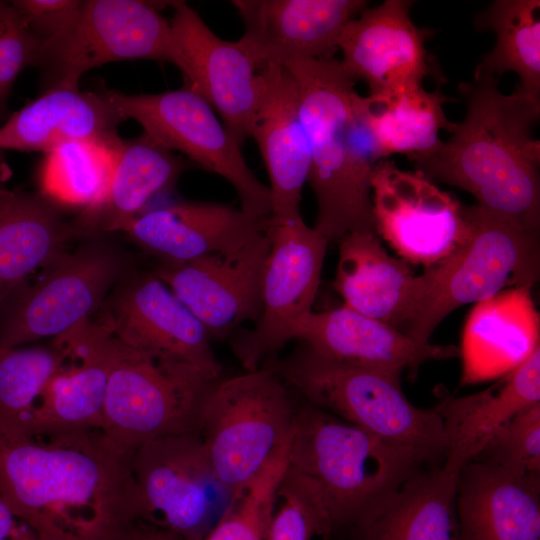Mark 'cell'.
<instances>
[{
    "label": "cell",
    "instance_id": "obj_26",
    "mask_svg": "<svg viewBox=\"0 0 540 540\" xmlns=\"http://www.w3.org/2000/svg\"><path fill=\"white\" fill-rule=\"evenodd\" d=\"M123 121L108 90L55 86L9 117L0 128V147L46 154L70 142H115Z\"/></svg>",
    "mask_w": 540,
    "mask_h": 540
},
{
    "label": "cell",
    "instance_id": "obj_8",
    "mask_svg": "<svg viewBox=\"0 0 540 540\" xmlns=\"http://www.w3.org/2000/svg\"><path fill=\"white\" fill-rule=\"evenodd\" d=\"M296 411L287 385L264 366L217 380L197 432L220 480L235 491L254 478L288 440Z\"/></svg>",
    "mask_w": 540,
    "mask_h": 540
},
{
    "label": "cell",
    "instance_id": "obj_6",
    "mask_svg": "<svg viewBox=\"0 0 540 540\" xmlns=\"http://www.w3.org/2000/svg\"><path fill=\"white\" fill-rule=\"evenodd\" d=\"M466 232L444 259L419 275L414 314L404 334L428 343L455 309L508 288L533 287L540 276L539 231L527 229L479 206H463Z\"/></svg>",
    "mask_w": 540,
    "mask_h": 540
},
{
    "label": "cell",
    "instance_id": "obj_5",
    "mask_svg": "<svg viewBox=\"0 0 540 540\" xmlns=\"http://www.w3.org/2000/svg\"><path fill=\"white\" fill-rule=\"evenodd\" d=\"M273 371L306 401L392 445L443 461L447 438L437 411L413 405L401 388L400 373L360 367L326 358L305 342L287 356L266 359ZM260 366V367H261Z\"/></svg>",
    "mask_w": 540,
    "mask_h": 540
},
{
    "label": "cell",
    "instance_id": "obj_22",
    "mask_svg": "<svg viewBox=\"0 0 540 540\" xmlns=\"http://www.w3.org/2000/svg\"><path fill=\"white\" fill-rule=\"evenodd\" d=\"M291 338L341 363L400 374L430 360L460 356L459 347L417 342L344 304L307 313L295 324Z\"/></svg>",
    "mask_w": 540,
    "mask_h": 540
},
{
    "label": "cell",
    "instance_id": "obj_9",
    "mask_svg": "<svg viewBox=\"0 0 540 540\" xmlns=\"http://www.w3.org/2000/svg\"><path fill=\"white\" fill-rule=\"evenodd\" d=\"M219 379L119 342L100 430L134 450L154 439L197 432L206 395Z\"/></svg>",
    "mask_w": 540,
    "mask_h": 540
},
{
    "label": "cell",
    "instance_id": "obj_4",
    "mask_svg": "<svg viewBox=\"0 0 540 540\" xmlns=\"http://www.w3.org/2000/svg\"><path fill=\"white\" fill-rule=\"evenodd\" d=\"M298 90L311 155L308 182L317 202L314 229L328 242L350 232L377 233L371 174L356 161L348 136L356 79L337 59L281 63Z\"/></svg>",
    "mask_w": 540,
    "mask_h": 540
},
{
    "label": "cell",
    "instance_id": "obj_2",
    "mask_svg": "<svg viewBox=\"0 0 540 540\" xmlns=\"http://www.w3.org/2000/svg\"><path fill=\"white\" fill-rule=\"evenodd\" d=\"M498 77L476 67L461 83L462 122L447 141L409 158L417 172L471 193L477 205L527 229L540 228V143L532 128L540 100L517 90L504 94Z\"/></svg>",
    "mask_w": 540,
    "mask_h": 540
},
{
    "label": "cell",
    "instance_id": "obj_30",
    "mask_svg": "<svg viewBox=\"0 0 540 540\" xmlns=\"http://www.w3.org/2000/svg\"><path fill=\"white\" fill-rule=\"evenodd\" d=\"M540 402V348L489 388L465 397L441 396L434 407L447 438V459L464 466L492 434L522 410Z\"/></svg>",
    "mask_w": 540,
    "mask_h": 540
},
{
    "label": "cell",
    "instance_id": "obj_33",
    "mask_svg": "<svg viewBox=\"0 0 540 540\" xmlns=\"http://www.w3.org/2000/svg\"><path fill=\"white\" fill-rule=\"evenodd\" d=\"M540 1L497 0L479 12L478 30L493 31L496 42L477 65L500 77L514 72L520 79L517 91L540 100Z\"/></svg>",
    "mask_w": 540,
    "mask_h": 540
},
{
    "label": "cell",
    "instance_id": "obj_34",
    "mask_svg": "<svg viewBox=\"0 0 540 540\" xmlns=\"http://www.w3.org/2000/svg\"><path fill=\"white\" fill-rule=\"evenodd\" d=\"M121 141L70 142L46 153L38 192L61 207L95 209L107 195Z\"/></svg>",
    "mask_w": 540,
    "mask_h": 540
},
{
    "label": "cell",
    "instance_id": "obj_1",
    "mask_svg": "<svg viewBox=\"0 0 540 540\" xmlns=\"http://www.w3.org/2000/svg\"><path fill=\"white\" fill-rule=\"evenodd\" d=\"M134 451L100 429L0 435V497L38 540H130L145 524Z\"/></svg>",
    "mask_w": 540,
    "mask_h": 540
},
{
    "label": "cell",
    "instance_id": "obj_38",
    "mask_svg": "<svg viewBox=\"0 0 540 540\" xmlns=\"http://www.w3.org/2000/svg\"><path fill=\"white\" fill-rule=\"evenodd\" d=\"M11 4L40 43L41 53L72 32L81 17L85 1L15 0Z\"/></svg>",
    "mask_w": 540,
    "mask_h": 540
},
{
    "label": "cell",
    "instance_id": "obj_29",
    "mask_svg": "<svg viewBox=\"0 0 540 540\" xmlns=\"http://www.w3.org/2000/svg\"><path fill=\"white\" fill-rule=\"evenodd\" d=\"M463 466L445 458L417 470L353 540H459L456 492Z\"/></svg>",
    "mask_w": 540,
    "mask_h": 540
},
{
    "label": "cell",
    "instance_id": "obj_3",
    "mask_svg": "<svg viewBox=\"0 0 540 540\" xmlns=\"http://www.w3.org/2000/svg\"><path fill=\"white\" fill-rule=\"evenodd\" d=\"M426 462L308 402L297 407L279 490L309 505L334 532L374 516Z\"/></svg>",
    "mask_w": 540,
    "mask_h": 540
},
{
    "label": "cell",
    "instance_id": "obj_36",
    "mask_svg": "<svg viewBox=\"0 0 540 540\" xmlns=\"http://www.w3.org/2000/svg\"><path fill=\"white\" fill-rule=\"evenodd\" d=\"M290 436L254 478L234 491L229 505L202 540H267Z\"/></svg>",
    "mask_w": 540,
    "mask_h": 540
},
{
    "label": "cell",
    "instance_id": "obj_25",
    "mask_svg": "<svg viewBox=\"0 0 540 540\" xmlns=\"http://www.w3.org/2000/svg\"><path fill=\"white\" fill-rule=\"evenodd\" d=\"M531 289L508 288L475 304L459 347L461 384L499 379L540 348V316Z\"/></svg>",
    "mask_w": 540,
    "mask_h": 540
},
{
    "label": "cell",
    "instance_id": "obj_23",
    "mask_svg": "<svg viewBox=\"0 0 540 540\" xmlns=\"http://www.w3.org/2000/svg\"><path fill=\"white\" fill-rule=\"evenodd\" d=\"M241 209L218 202H180L141 213L120 232L157 261L186 262L236 251L266 230Z\"/></svg>",
    "mask_w": 540,
    "mask_h": 540
},
{
    "label": "cell",
    "instance_id": "obj_28",
    "mask_svg": "<svg viewBox=\"0 0 540 540\" xmlns=\"http://www.w3.org/2000/svg\"><path fill=\"white\" fill-rule=\"evenodd\" d=\"M91 236L40 192L0 189V306L39 267Z\"/></svg>",
    "mask_w": 540,
    "mask_h": 540
},
{
    "label": "cell",
    "instance_id": "obj_19",
    "mask_svg": "<svg viewBox=\"0 0 540 540\" xmlns=\"http://www.w3.org/2000/svg\"><path fill=\"white\" fill-rule=\"evenodd\" d=\"M244 25L239 40L256 65L292 58L332 59L345 26L364 0H234Z\"/></svg>",
    "mask_w": 540,
    "mask_h": 540
},
{
    "label": "cell",
    "instance_id": "obj_31",
    "mask_svg": "<svg viewBox=\"0 0 540 540\" xmlns=\"http://www.w3.org/2000/svg\"><path fill=\"white\" fill-rule=\"evenodd\" d=\"M191 164L144 133L135 139H122L104 201L93 210L81 212L76 218L78 224L89 235L120 232Z\"/></svg>",
    "mask_w": 540,
    "mask_h": 540
},
{
    "label": "cell",
    "instance_id": "obj_14",
    "mask_svg": "<svg viewBox=\"0 0 540 540\" xmlns=\"http://www.w3.org/2000/svg\"><path fill=\"white\" fill-rule=\"evenodd\" d=\"M97 314L122 344L191 364L221 378L222 367L207 329L152 271L130 269Z\"/></svg>",
    "mask_w": 540,
    "mask_h": 540
},
{
    "label": "cell",
    "instance_id": "obj_27",
    "mask_svg": "<svg viewBox=\"0 0 540 540\" xmlns=\"http://www.w3.org/2000/svg\"><path fill=\"white\" fill-rule=\"evenodd\" d=\"M419 275L392 257L376 233L350 232L339 240L333 287L344 305L404 334L417 303Z\"/></svg>",
    "mask_w": 540,
    "mask_h": 540
},
{
    "label": "cell",
    "instance_id": "obj_13",
    "mask_svg": "<svg viewBox=\"0 0 540 540\" xmlns=\"http://www.w3.org/2000/svg\"><path fill=\"white\" fill-rule=\"evenodd\" d=\"M270 240L262 291V312L253 329L231 339L232 350L246 371L262 363L292 340L295 324L311 312L328 241L301 215L268 220Z\"/></svg>",
    "mask_w": 540,
    "mask_h": 540
},
{
    "label": "cell",
    "instance_id": "obj_11",
    "mask_svg": "<svg viewBox=\"0 0 540 540\" xmlns=\"http://www.w3.org/2000/svg\"><path fill=\"white\" fill-rule=\"evenodd\" d=\"M159 2L85 0L72 32L40 53L47 88L78 87L87 71L109 62L146 59L177 66L187 81L190 68Z\"/></svg>",
    "mask_w": 540,
    "mask_h": 540
},
{
    "label": "cell",
    "instance_id": "obj_15",
    "mask_svg": "<svg viewBox=\"0 0 540 540\" xmlns=\"http://www.w3.org/2000/svg\"><path fill=\"white\" fill-rule=\"evenodd\" d=\"M370 187L377 233L404 261L427 269L461 243L464 205L419 172L384 159L374 168Z\"/></svg>",
    "mask_w": 540,
    "mask_h": 540
},
{
    "label": "cell",
    "instance_id": "obj_40",
    "mask_svg": "<svg viewBox=\"0 0 540 540\" xmlns=\"http://www.w3.org/2000/svg\"><path fill=\"white\" fill-rule=\"evenodd\" d=\"M0 540H38L33 530L0 497Z\"/></svg>",
    "mask_w": 540,
    "mask_h": 540
},
{
    "label": "cell",
    "instance_id": "obj_12",
    "mask_svg": "<svg viewBox=\"0 0 540 540\" xmlns=\"http://www.w3.org/2000/svg\"><path fill=\"white\" fill-rule=\"evenodd\" d=\"M133 471L145 524L184 540L203 539L234 494L216 474L198 432L143 443L134 451Z\"/></svg>",
    "mask_w": 540,
    "mask_h": 540
},
{
    "label": "cell",
    "instance_id": "obj_20",
    "mask_svg": "<svg viewBox=\"0 0 540 540\" xmlns=\"http://www.w3.org/2000/svg\"><path fill=\"white\" fill-rule=\"evenodd\" d=\"M412 1L386 0L363 10L344 28L339 50L344 68L356 80H364L370 94L421 85L434 74L425 48L432 34L417 27L410 17Z\"/></svg>",
    "mask_w": 540,
    "mask_h": 540
},
{
    "label": "cell",
    "instance_id": "obj_21",
    "mask_svg": "<svg viewBox=\"0 0 540 540\" xmlns=\"http://www.w3.org/2000/svg\"><path fill=\"white\" fill-rule=\"evenodd\" d=\"M258 72L263 89L251 136L258 144L270 180L271 217H295L300 215L301 193L311 163L297 86L279 63H264Z\"/></svg>",
    "mask_w": 540,
    "mask_h": 540
},
{
    "label": "cell",
    "instance_id": "obj_32",
    "mask_svg": "<svg viewBox=\"0 0 540 540\" xmlns=\"http://www.w3.org/2000/svg\"><path fill=\"white\" fill-rule=\"evenodd\" d=\"M448 98L440 90L428 92L409 85L362 97L365 118L384 159L396 153L409 158L431 151L440 141L441 129L450 122L443 105Z\"/></svg>",
    "mask_w": 540,
    "mask_h": 540
},
{
    "label": "cell",
    "instance_id": "obj_35",
    "mask_svg": "<svg viewBox=\"0 0 540 540\" xmlns=\"http://www.w3.org/2000/svg\"><path fill=\"white\" fill-rule=\"evenodd\" d=\"M69 361L64 346L0 347V435L21 437L52 377Z\"/></svg>",
    "mask_w": 540,
    "mask_h": 540
},
{
    "label": "cell",
    "instance_id": "obj_7",
    "mask_svg": "<svg viewBox=\"0 0 540 540\" xmlns=\"http://www.w3.org/2000/svg\"><path fill=\"white\" fill-rule=\"evenodd\" d=\"M135 264L132 254L106 234L83 238L43 277L18 286L0 306V347L58 338L101 309Z\"/></svg>",
    "mask_w": 540,
    "mask_h": 540
},
{
    "label": "cell",
    "instance_id": "obj_39",
    "mask_svg": "<svg viewBox=\"0 0 540 540\" xmlns=\"http://www.w3.org/2000/svg\"><path fill=\"white\" fill-rule=\"evenodd\" d=\"M277 498L281 504L274 513L267 540H311L331 535L318 514L300 498L279 489Z\"/></svg>",
    "mask_w": 540,
    "mask_h": 540
},
{
    "label": "cell",
    "instance_id": "obj_43",
    "mask_svg": "<svg viewBox=\"0 0 540 540\" xmlns=\"http://www.w3.org/2000/svg\"><path fill=\"white\" fill-rule=\"evenodd\" d=\"M7 99L2 95L0 91V119L6 116L7 114Z\"/></svg>",
    "mask_w": 540,
    "mask_h": 540
},
{
    "label": "cell",
    "instance_id": "obj_44",
    "mask_svg": "<svg viewBox=\"0 0 540 540\" xmlns=\"http://www.w3.org/2000/svg\"><path fill=\"white\" fill-rule=\"evenodd\" d=\"M188 540H202V539H188Z\"/></svg>",
    "mask_w": 540,
    "mask_h": 540
},
{
    "label": "cell",
    "instance_id": "obj_41",
    "mask_svg": "<svg viewBox=\"0 0 540 540\" xmlns=\"http://www.w3.org/2000/svg\"><path fill=\"white\" fill-rule=\"evenodd\" d=\"M130 540H184V538L164 528L142 523L135 529Z\"/></svg>",
    "mask_w": 540,
    "mask_h": 540
},
{
    "label": "cell",
    "instance_id": "obj_16",
    "mask_svg": "<svg viewBox=\"0 0 540 540\" xmlns=\"http://www.w3.org/2000/svg\"><path fill=\"white\" fill-rule=\"evenodd\" d=\"M270 240L265 232L244 247L186 262L157 261L152 270L204 325L222 339L262 312L263 280Z\"/></svg>",
    "mask_w": 540,
    "mask_h": 540
},
{
    "label": "cell",
    "instance_id": "obj_42",
    "mask_svg": "<svg viewBox=\"0 0 540 540\" xmlns=\"http://www.w3.org/2000/svg\"><path fill=\"white\" fill-rule=\"evenodd\" d=\"M2 148L0 147V189L4 188L5 183L8 181V179L11 177V169L7 165L3 154H2Z\"/></svg>",
    "mask_w": 540,
    "mask_h": 540
},
{
    "label": "cell",
    "instance_id": "obj_37",
    "mask_svg": "<svg viewBox=\"0 0 540 540\" xmlns=\"http://www.w3.org/2000/svg\"><path fill=\"white\" fill-rule=\"evenodd\" d=\"M473 459L521 475L540 474V402L522 410L497 429Z\"/></svg>",
    "mask_w": 540,
    "mask_h": 540
},
{
    "label": "cell",
    "instance_id": "obj_18",
    "mask_svg": "<svg viewBox=\"0 0 540 540\" xmlns=\"http://www.w3.org/2000/svg\"><path fill=\"white\" fill-rule=\"evenodd\" d=\"M55 339L65 347L69 361L47 384L21 437L100 429L119 341L97 318Z\"/></svg>",
    "mask_w": 540,
    "mask_h": 540
},
{
    "label": "cell",
    "instance_id": "obj_17",
    "mask_svg": "<svg viewBox=\"0 0 540 540\" xmlns=\"http://www.w3.org/2000/svg\"><path fill=\"white\" fill-rule=\"evenodd\" d=\"M170 6V25L190 68L186 86L211 105L242 145L251 136L261 101L258 66L239 41L221 39L186 2Z\"/></svg>",
    "mask_w": 540,
    "mask_h": 540
},
{
    "label": "cell",
    "instance_id": "obj_10",
    "mask_svg": "<svg viewBox=\"0 0 540 540\" xmlns=\"http://www.w3.org/2000/svg\"><path fill=\"white\" fill-rule=\"evenodd\" d=\"M108 93L125 120L134 119L154 142L180 151L192 164L226 179L238 195L241 210L268 223L272 212L269 187L249 168L242 145L201 95L187 86L156 94Z\"/></svg>",
    "mask_w": 540,
    "mask_h": 540
},
{
    "label": "cell",
    "instance_id": "obj_24",
    "mask_svg": "<svg viewBox=\"0 0 540 540\" xmlns=\"http://www.w3.org/2000/svg\"><path fill=\"white\" fill-rule=\"evenodd\" d=\"M539 475L468 461L457 483L459 540H540Z\"/></svg>",
    "mask_w": 540,
    "mask_h": 540
}]
</instances>
